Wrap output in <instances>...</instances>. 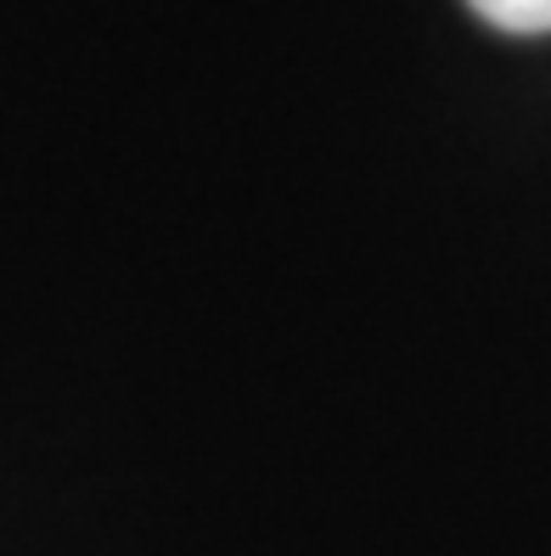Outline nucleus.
I'll list each match as a JSON object with an SVG mask.
<instances>
[{"mask_svg": "<svg viewBox=\"0 0 551 556\" xmlns=\"http://www.w3.org/2000/svg\"><path fill=\"white\" fill-rule=\"evenodd\" d=\"M467 7L506 35H551V0H467Z\"/></svg>", "mask_w": 551, "mask_h": 556, "instance_id": "nucleus-1", "label": "nucleus"}]
</instances>
